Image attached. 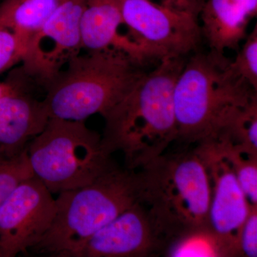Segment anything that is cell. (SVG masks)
<instances>
[{"instance_id":"6da1fadb","label":"cell","mask_w":257,"mask_h":257,"mask_svg":"<svg viewBox=\"0 0 257 257\" xmlns=\"http://www.w3.org/2000/svg\"><path fill=\"white\" fill-rule=\"evenodd\" d=\"M185 62L184 57L159 61L104 116L101 147L109 155L122 152L130 170L160 157L177 140L174 90Z\"/></svg>"},{"instance_id":"9a60e30c","label":"cell","mask_w":257,"mask_h":257,"mask_svg":"<svg viewBox=\"0 0 257 257\" xmlns=\"http://www.w3.org/2000/svg\"><path fill=\"white\" fill-rule=\"evenodd\" d=\"M62 1L3 0L0 4V24L15 32L26 52L32 37Z\"/></svg>"},{"instance_id":"52a82bcc","label":"cell","mask_w":257,"mask_h":257,"mask_svg":"<svg viewBox=\"0 0 257 257\" xmlns=\"http://www.w3.org/2000/svg\"><path fill=\"white\" fill-rule=\"evenodd\" d=\"M119 2L130 36L159 61L184 57L197 49L202 36L197 13L147 0Z\"/></svg>"},{"instance_id":"603a6c76","label":"cell","mask_w":257,"mask_h":257,"mask_svg":"<svg viewBox=\"0 0 257 257\" xmlns=\"http://www.w3.org/2000/svg\"><path fill=\"white\" fill-rule=\"evenodd\" d=\"M0 257H3V255H2L1 251H0Z\"/></svg>"},{"instance_id":"4fadbf2b","label":"cell","mask_w":257,"mask_h":257,"mask_svg":"<svg viewBox=\"0 0 257 257\" xmlns=\"http://www.w3.org/2000/svg\"><path fill=\"white\" fill-rule=\"evenodd\" d=\"M123 25L119 0H85L80 22L82 49H114L127 54L143 66L159 61L147 47L120 32Z\"/></svg>"},{"instance_id":"e0dca14e","label":"cell","mask_w":257,"mask_h":257,"mask_svg":"<svg viewBox=\"0 0 257 257\" xmlns=\"http://www.w3.org/2000/svg\"><path fill=\"white\" fill-rule=\"evenodd\" d=\"M26 150L11 159H0V207L19 184L32 176Z\"/></svg>"},{"instance_id":"30bf717a","label":"cell","mask_w":257,"mask_h":257,"mask_svg":"<svg viewBox=\"0 0 257 257\" xmlns=\"http://www.w3.org/2000/svg\"><path fill=\"white\" fill-rule=\"evenodd\" d=\"M56 211L52 193L35 176L19 184L0 207L3 257H14L35 246L50 229Z\"/></svg>"},{"instance_id":"d6986e66","label":"cell","mask_w":257,"mask_h":257,"mask_svg":"<svg viewBox=\"0 0 257 257\" xmlns=\"http://www.w3.org/2000/svg\"><path fill=\"white\" fill-rule=\"evenodd\" d=\"M25 48L13 30L0 24V74L22 62Z\"/></svg>"},{"instance_id":"2e32d148","label":"cell","mask_w":257,"mask_h":257,"mask_svg":"<svg viewBox=\"0 0 257 257\" xmlns=\"http://www.w3.org/2000/svg\"><path fill=\"white\" fill-rule=\"evenodd\" d=\"M232 166L248 205L257 208V154L231 145L222 138H214Z\"/></svg>"},{"instance_id":"ffe728a7","label":"cell","mask_w":257,"mask_h":257,"mask_svg":"<svg viewBox=\"0 0 257 257\" xmlns=\"http://www.w3.org/2000/svg\"><path fill=\"white\" fill-rule=\"evenodd\" d=\"M238 256H257V208H252L237 236Z\"/></svg>"},{"instance_id":"9c48e42d","label":"cell","mask_w":257,"mask_h":257,"mask_svg":"<svg viewBox=\"0 0 257 257\" xmlns=\"http://www.w3.org/2000/svg\"><path fill=\"white\" fill-rule=\"evenodd\" d=\"M85 0H63L34 35L20 70L46 89L82 49L80 22Z\"/></svg>"},{"instance_id":"3957f363","label":"cell","mask_w":257,"mask_h":257,"mask_svg":"<svg viewBox=\"0 0 257 257\" xmlns=\"http://www.w3.org/2000/svg\"><path fill=\"white\" fill-rule=\"evenodd\" d=\"M224 54L198 52L186 61L176 82L174 106L181 147L214 137L236 106L257 96L256 90L236 75Z\"/></svg>"},{"instance_id":"277c9868","label":"cell","mask_w":257,"mask_h":257,"mask_svg":"<svg viewBox=\"0 0 257 257\" xmlns=\"http://www.w3.org/2000/svg\"><path fill=\"white\" fill-rule=\"evenodd\" d=\"M139 199L138 172L115 165L90 184L59 194L52 226L31 249L52 256L81 257L93 235Z\"/></svg>"},{"instance_id":"7402d4cb","label":"cell","mask_w":257,"mask_h":257,"mask_svg":"<svg viewBox=\"0 0 257 257\" xmlns=\"http://www.w3.org/2000/svg\"><path fill=\"white\" fill-rule=\"evenodd\" d=\"M193 1H194V3H195L196 4H197L198 6H199V8H200L201 9V7H202V3L203 2H204V0H193Z\"/></svg>"},{"instance_id":"ba28073f","label":"cell","mask_w":257,"mask_h":257,"mask_svg":"<svg viewBox=\"0 0 257 257\" xmlns=\"http://www.w3.org/2000/svg\"><path fill=\"white\" fill-rule=\"evenodd\" d=\"M196 147L205 162L210 180L208 234L216 243L219 256H238V234L252 208L221 147L209 140Z\"/></svg>"},{"instance_id":"44dd1931","label":"cell","mask_w":257,"mask_h":257,"mask_svg":"<svg viewBox=\"0 0 257 257\" xmlns=\"http://www.w3.org/2000/svg\"><path fill=\"white\" fill-rule=\"evenodd\" d=\"M157 4L167 5L180 9L188 10L199 15L200 8L193 0H147Z\"/></svg>"},{"instance_id":"7c38bea8","label":"cell","mask_w":257,"mask_h":257,"mask_svg":"<svg viewBox=\"0 0 257 257\" xmlns=\"http://www.w3.org/2000/svg\"><path fill=\"white\" fill-rule=\"evenodd\" d=\"M32 82L19 69L0 87V159L23 153L50 119L43 101L29 92Z\"/></svg>"},{"instance_id":"5b68a950","label":"cell","mask_w":257,"mask_h":257,"mask_svg":"<svg viewBox=\"0 0 257 257\" xmlns=\"http://www.w3.org/2000/svg\"><path fill=\"white\" fill-rule=\"evenodd\" d=\"M143 65L114 49L75 56L46 88L43 103L50 117L84 121L104 117L145 73Z\"/></svg>"},{"instance_id":"8992f818","label":"cell","mask_w":257,"mask_h":257,"mask_svg":"<svg viewBox=\"0 0 257 257\" xmlns=\"http://www.w3.org/2000/svg\"><path fill=\"white\" fill-rule=\"evenodd\" d=\"M84 121L50 117L26 148L32 175L52 194L90 184L115 165Z\"/></svg>"},{"instance_id":"5bb4252c","label":"cell","mask_w":257,"mask_h":257,"mask_svg":"<svg viewBox=\"0 0 257 257\" xmlns=\"http://www.w3.org/2000/svg\"><path fill=\"white\" fill-rule=\"evenodd\" d=\"M257 15V0H204L199 16L202 36L210 50H238Z\"/></svg>"},{"instance_id":"8fae6325","label":"cell","mask_w":257,"mask_h":257,"mask_svg":"<svg viewBox=\"0 0 257 257\" xmlns=\"http://www.w3.org/2000/svg\"><path fill=\"white\" fill-rule=\"evenodd\" d=\"M167 251V243L151 214L138 202L96 231L81 257H143Z\"/></svg>"},{"instance_id":"7a4b0ae2","label":"cell","mask_w":257,"mask_h":257,"mask_svg":"<svg viewBox=\"0 0 257 257\" xmlns=\"http://www.w3.org/2000/svg\"><path fill=\"white\" fill-rule=\"evenodd\" d=\"M137 172L139 202L165 240L167 253L180 240L207 231L210 180L197 147L167 150Z\"/></svg>"},{"instance_id":"ac0fdd59","label":"cell","mask_w":257,"mask_h":257,"mask_svg":"<svg viewBox=\"0 0 257 257\" xmlns=\"http://www.w3.org/2000/svg\"><path fill=\"white\" fill-rule=\"evenodd\" d=\"M230 67L236 75L257 91V25L246 35Z\"/></svg>"}]
</instances>
